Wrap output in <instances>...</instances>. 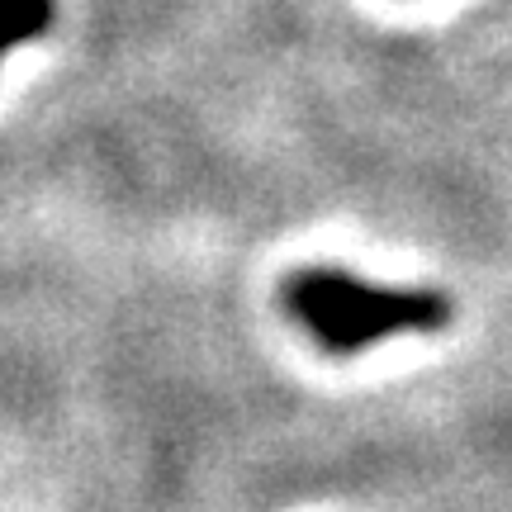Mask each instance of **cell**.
<instances>
[{
	"label": "cell",
	"mask_w": 512,
	"mask_h": 512,
	"mask_svg": "<svg viewBox=\"0 0 512 512\" xmlns=\"http://www.w3.org/2000/svg\"><path fill=\"white\" fill-rule=\"evenodd\" d=\"M280 304L328 356H361L389 337L441 332L451 299L432 285H375L337 266H304L280 280Z\"/></svg>",
	"instance_id": "6da1fadb"
},
{
	"label": "cell",
	"mask_w": 512,
	"mask_h": 512,
	"mask_svg": "<svg viewBox=\"0 0 512 512\" xmlns=\"http://www.w3.org/2000/svg\"><path fill=\"white\" fill-rule=\"evenodd\" d=\"M57 0H0V62L15 53L19 43H34L53 29Z\"/></svg>",
	"instance_id": "7a4b0ae2"
}]
</instances>
